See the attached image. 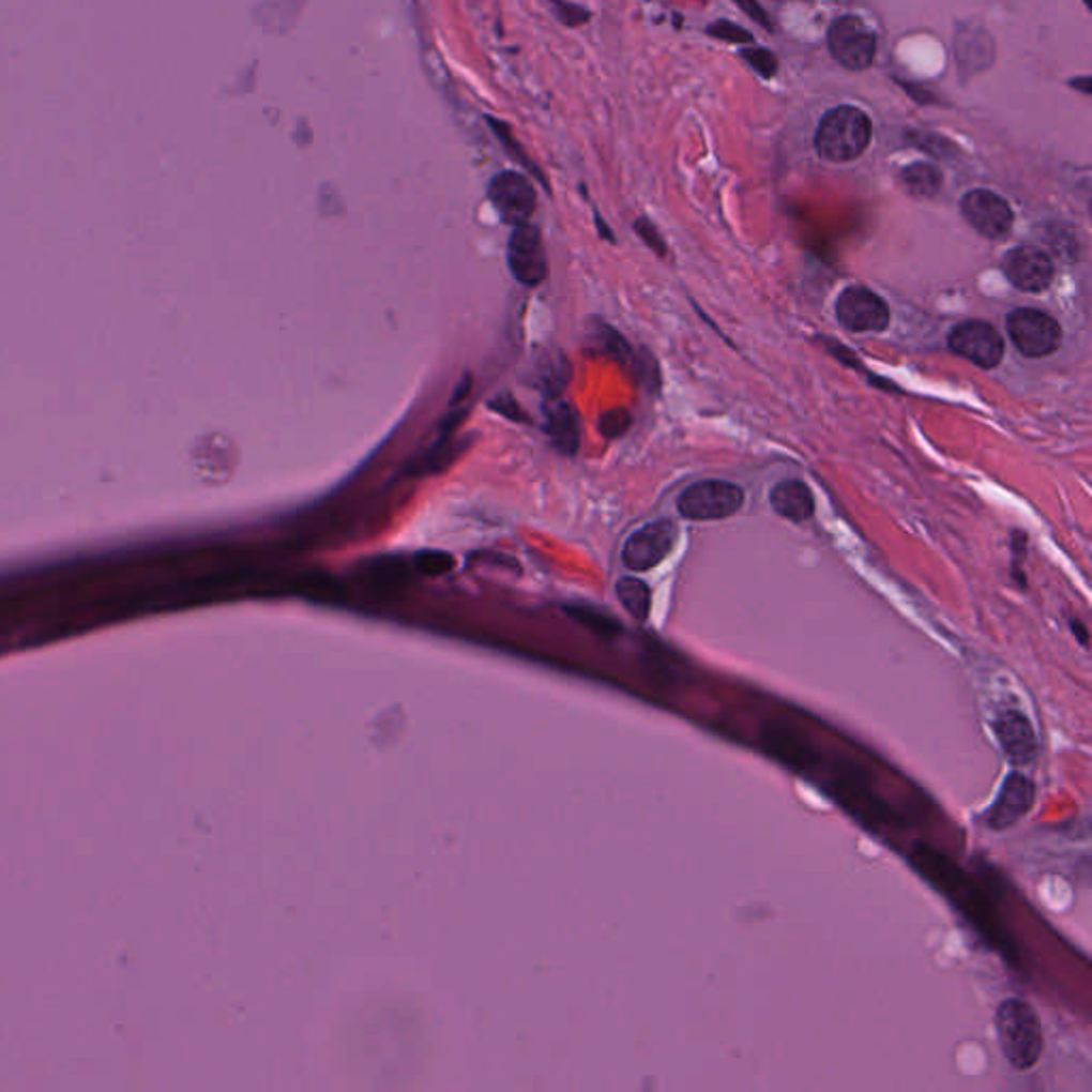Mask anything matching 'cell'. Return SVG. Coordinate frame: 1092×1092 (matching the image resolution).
<instances>
[{
  "label": "cell",
  "mask_w": 1092,
  "mask_h": 1092,
  "mask_svg": "<svg viewBox=\"0 0 1092 1092\" xmlns=\"http://www.w3.org/2000/svg\"><path fill=\"white\" fill-rule=\"evenodd\" d=\"M915 866L920 873L930 879L937 890H941L945 896L954 900V905L962 911V915L975 926V930L992 943L995 950L1005 954L1010 960H1016L1018 952L1001 926V920L992 907V903L986 898V894L967 877V873L956 866L947 855L939 853L937 849L928 845H915L911 853Z\"/></svg>",
  "instance_id": "obj_1"
},
{
  "label": "cell",
  "mask_w": 1092,
  "mask_h": 1092,
  "mask_svg": "<svg viewBox=\"0 0 1092 1092\" xmlns=\"http://www.w3.org/2000/svg\"><path fill=\"white\" fill-rule=\"evenodd\" d=\"M999 1048L1007 1063L1027 1072L1033 1070L1044 1055V1029L1035 1010L1022 999H1005L997 1010Z\"/></svg>",
  "instance_id": "obj_2"
},
{
  "label": "cell",
  "mask_w": 1092,
  "mask_h": 1092,
  "mask_svg": "<svg viewBox=\"0 0 1092 1092\" xmlns=\"http://www.w3.org/2000/svg\"><path fill=\"white\" fill-rule=\"evenodd\" d=\"M870 120L862 109L840 105L821 118L816 133V150L830 163H849L864 154L870 143Z\"/></svg>",
  "instance_id": "obj_3"
},
{
  "label": "cell",
  "mask_w": 1092,
  "mask_h": 1092,
  "mask_svg": "<svg viewBox=\"0 0 1092 1092\" xmlns=\"http://www.w3.org/2000/svg\"><path fill=\"white\" fill-rule=\"evenodd\" d=\"M745 504V491L726 481H704L685 489L679 513L689 521H722L737 515Z\"/></svg>",
  "instance_id": "obj_4"
},
{
  "label": "cell",
  "mask_w": 1092,
  "mask_h": 1092,
  "mask_svg": "<svg viewBox=\"0 0 1092 1092\" xmlns=\"http://www.w3.org/2000/svg\"><path fill=\"white\" fill-rule=\"evenodd\" d=\"M1007 333L1012 344L1031 359L1052 354L1061 344V327L1046 312L1033 307L1014 309L1007 316Z\"/></svg>",
  "instance_id": "obj_5"
},
{
  "label": "cell",
  "mask_w": 1092,
  "mask_h": 1092,
  "mask_svg": "<svg viewBox=\"0 0 1092 1092\" xmlns=\"http://www.w3.org/2000/svg\"><path fill=\"white\" fill-rule=\"evenodd\" d=\"M834 782L830 784L832 788V794L834 799L847 809L851 812L855 818L864 819L873 825H879V823H892L894 821V814L890 812V807L875 794V790L866 784L864 775L858 771V767L853 764H843V769H838L834 773Z\"/></svg>",
  "instance_id": "obj_6"
},
{
  "label": "cell",
  "mask_w": 1092,
  "mask_h": 1092,
  "mask_svg": "<svg viewBox=\"0 0 1092 1092\" xmlns=\"http://www.w3.org/2000/svg\"><path fill=\"white\" fill-rule=\"evenodd\" d=\"M947 346L982 369H995L1005 354L1003 335L984 320H967L950 331Z\"/></svg>",
  "instance_id": "obj_7"
},
{
  "label": "cell",
  "mask_w": 1092,
  "mask_h": 1092,
  "mask_svg": "<svg viewBox=\"0 0 1092 1092\" xmlns=\"http://www.w3.org/2000/svg\"><path fill=\"white\" fill-rule=\"evenodd\" d=\"M834 312L840 327L853 333H881L890 324V307L877 292L864 286L845 288L836 299Z\"/></svg>",
  "instance_id": "obj_8"
},
{
  "label": "cell",
  "mask_w": 1092,
  "mask_h": 1092,
  "mask_svg": "<svg viewBox=\"0 0 1092 1092\" xmlns=\"http://www.w3.org/2000/svg\"><path fill=\"white\" fill-rule=\"evenodd\" d=\"M828 45L832 56L849 71H864L875 58V34L873 30L853 15L838 17L828 32Z\"/></svg>",
  "instance_id": "obj_9"
},
{
  "label": "cell",
  "mask_w": 1092,
  "mask_h": 1092,
  "mask_svg": "<svg viewBox=\"0 0 1092 1092\" xmlns=\"http://www.w3.org/2000/svg\"><path fill=\"white\" fill-rule=\"evenodd\" d=\"M489 201L506 225L530 223L536 212V191L532 182L517 171H502L489 182Z\"/></svg>",
  "instance_id": "obj_10"
},
{
  "label": "cell",
  "mask_w": 1092,
  "mask_h": 1092,
  "mask_svg": "<svg viewBox=\"0 0 1092 1092\" xmlns=\"http://www.w3.org/2000/svg\"><path fill=\"white\" fill-rule=\"evenodd\" d=\"M995 737L1005 758L1016 769H1027L1040 758V739L1031 719L1018 709L1001 711L992 722Z\"/></svg>",
  "instance_id": "obj_11"
},
{
  "label": "cell",
  "mask_w": 1092,
  "mask_h": 1092,
  "mask_svg": "<svg viewBox=\"0 0 1092 1092\" xmlns=\"http://www.w3.org/2000/svg\"><path fill=\"white\" fill-rule=\"evenodd\" d=\"M677 526L670 519L653 521L634 532L623 545L621 559L632 572H647L659 565L677 543Z\"/></svg>",
  "instance_id": "obj_12"
},
{
  "label": "cell",
  "mask_w": 1092,
  "mask_h": 1092,
  "mask_svg": "<svg viewBox=\"0 0 1092 1092\" xmlns=\"http://www.w3.org/2000/svg\"><path fill=\"white\" fill-rule=\"evenodd\" d=\"M965 221L984 238L1001 240L1014 227V212L1010 203L992 191H971L960 203Z\"/></svg>",
  "instance_id": "obj_13"
},
{
  "label": "cell",
  "mask_w": 1092,
  "mask_h": 1092,
  "mask_svg": "<svg viewBox=\"0 0 1092 1092\" xmlns=\"http://www.w3.org/2000/svg\"><path fill=\"white\" fill-rule=\"evenodd\" d=\"M509 268L513 277L524 286H539L548 273L545 246L541 231L526 223L515 227L509 240Z\"/></svg>",
  "instance_id": "obj_14"
},
{
  "label": "cell",
  "mask_w": 1092,
  "mask_h": 1092,
  "mask_svg": "<svg viewBox=\"0 0 1092 1092\" xmlns=\"http://www.w3.org/2000/svg\"><path fill=\"white\" fill-rule=\"evenodd\" d=\"M760 743L767 754L794 771H812L819 764L818 752L812 741L786 724H764L760 730Z\"/></svg>",
  "instance_id": "obj_15"
},
{
  "label": "cell",
  "mask_w": 1092,
  "mask_h": 1092,
  "mask_svg": "<svg viewBox=\"0 0 1092 1092\" xmlns=\"http://www.w3.org/2000/svg\"><path fill=\"white\" fill-rule=\"evenodd\" d=\"M1003 272L1016 288L1025 292H1042L1055 279V263L1040 248L1018 246L1005 255Z\"/></svg>",
  "instance_id": "obj_16"
},
{
  "label": "cell",
  "mask_w": 1092,
  "mask_h": 1092,
  "mask_svg": "<svg viewBox=\"0 0 1092 1092\" xmlns=\"http://www.w3.org/2000/svg\"><path fill=\"white\" fill-rule=\"evenodd\" d=\"M1035 805V784L1022 773H1012L990 807L986 821L995 830H1005L1025 818Z\"/></svg>",
  "instance_id": "obj_17"
},
{
  "label": "cell",
  "mask_w": 1092,
  "mask_h": 1092,
  "mask_svg": "<svg viewBox=\"0 0 1092 1092\" xmlns=\"http://www.w3.org/2000/svg\"><path fill=\"white\" fill-rule=\"evenodd\" d=\"M546 431L550 436L552 446L565 455H576L580 446V427L576 412L561 399H548L545 406Z\"/></svg>",
  "instance_id": "obj_18"
},
{
  "label": "cell",
  "mask_w": 1092,
  "mask_h": 1092,
  "mask_svg": "<svg viewBox=\"0 0 1092 1092\" xmlns=\"http://www.w3.org/2000/svg\"><path fill=\"white\" fill-rule=\"evenodd\" d=\"M771 506L777 515L794 524H803L812 519L816 513V500L812 489L797 479L784 481L771 491Z\"/></svg>",
  "instance_id": "obj_19"
},
{
  "label": "cell",
  "mask_w": 1092,
  "mask_h": 1092,
  "mask_svg": "<svg viewBox=\"0 0 1092 1092\" xmlns=\"http://www.w3.org/2000/svg\"><path fill=\"white\" fill-rule=\"evenodd\" d=\"M617 597L621 606L636 619L644 621L651 612V589L644 580L634 576H623L617 582Z\"/></svg>",
  "instance_id": "obj_20"
},
{
  "label": "cell",
  "mask_w": 1092,
  "mask_h": 1092,
  "mask_svg": "<svg viewBox=\"0 0 1092 1092\" xmlns=\"http://www.w3.org/2000/svg\"><path fill=\"white\" fill-rule=\"evenodd\" d=\"M572 371H570V365L567 361L555 352V354H548L545 359H541L539 367H536V386L545 393L548 399H555L567 384Z\"/></svg>",
  "instance_id": "obj_21"
},
{
  "label": "cell",
  "mask_w": 1092,
  "mask_h": 1092,
  "mask_svg": "<svg viewBox=\"0 0 1092 1092\" xmlns=\"http://www.w3.org/2000/svg\"><path fill=\"white\" fill-rule=\"evenodd\" d=\"M900 182L905 191L913 197H935L941 188V173L926 163H913L900 171Z\"/></svg>",
  "instance_id": "obj_22"
},
{
  "label": "cell",
  "mask_w": 1092,
  "mask_h": 1092,
  "mask_svg": "<svg viewBox=\"0 0 1092 1092\" xmlns=\"http://www.w3.org/2000/svg\"><path fill=\"white\" fill-rule=\"evenodd\" d=\"M591 327H593V329H591V335H593V339H595V346H597L604 354H608L610 359L619 361L621 365H627V363L632 361V350H630L627 342H625V339H623V337H621V335H619L612 327H608V324H604V322H600V320H593V324H591Z\"/></svg>",
  "instance_id": "obj_23"
},
{
  "label": "cell",
  "mask_w": 1092,
  "mask_h": 1092,
  "mask_svg": "<svg viewBox=\"0 0 1092 1092\" xmlns=\"http://www.w3.org/2000/svg\"><path fill=\"white\" fill-rule=\"evenodd\" d=\"M565 610L572 619H576L580 625H585L587 630H591L597 636L610 638V636L619 634V630H621L612 617H608L606 612H602L593 606H565Z\"/></svg>",
  "instance_id": "obj_24"
},
{
  "label": "cell",
  "mask_w": 1092,
  "mask_h": 1092,
  "mask_svg": "<svg viewBox=\"0 0 1092 1092\" xmlns=\"http://www.w3.org/2000/svg\"><path fill=\"white\" fill-rule=\"evenodd\" d=\"M367 576L384 589L395 587L406 578V563L395 557H380V559L369 561Z\"/></svg>",
  "instance_id": "obj_25"
},
{
  "label": "cell",
  "mask_w": 1092,
  "mask_h": 1092,
  "mask_svg": "<svg viewBox=\"0 0 1092 1092\" xmlns=\"http://www.w3.org/2000/svg\"><path fill=\"white\" fill-rule=\"evenodd\" d=\"M414 565L425 576H442L453 570L455 559L444 550H421L414 555Z\"/></svg>",
  "instance_id": "obj_26"
},
{
  "label": "cell",
  "mask_w": 1092,
  "mask_h": 1092,
  "mask_svg": "<svg viewBox=\"0 0 1092 1092\" xmlns=\"http://www.w3.org/2000/svg\"><path fill=\"white\" fill-rule=\"evenodd\" d=\"M632 427V414L623 408H615L602 414L600 434L604 438H621Z\"/></svg>",
  "instance_id": "obj_27"
},
{
  "label": "cell",
  "mask_w": 1092,
  "mask_h": 1092,
  "mask_svg": "<svg viewBox=\"0 0 1092 1092\" xmlns=\"http://www.w3.org/2000/svg\"><path fill=\"white\" fill-rule=\"evenodd\" d=\"M709 34H713V36H717V39L732 41V43H749V41H754V39H752V34H749L745 28H741V26H737L734 21H728V19H722V21L711 24V26H709Z\"/></svg>",
  "instance_id": "obj_28"
},
{
  "label": "cell",
  "mask_w": 1092,
  "mask_h": 1092,
  "mask_svg": "<svg viewBox=\"0 0 1092 1092\" xmlns=\"http://www.w3.org/2000/svg\"><path fill=\"white\" fill-rule=\"evenodd\" d=\"M552 13L565 26H578V24H585L589 19V13L582 6L570 4L565 0H552Z\"/></svg>",
  "instance_id": "obj_29"
},
{
  "label": "cell",
  "mask_w": 1092,
  "mask_h": 1092,
  "mask_svg": "<svg viewBox=\"0 0 1092 1092\" xmlns=\"http://www.w3.org/2000/svg\"><path fill=\"white\" fill-rule=\"evenodd\" d=\"M743 58L762 75V77H773L775 71H777V58L767 51V49H745L743 51Z\"/></svg>",
  "instance_id": "obj_30"
},
{
  "label": "cell",
  "mask_w": 1092,
  "mask_h": 1092,
  "mask_svg": "<svg viewBox=\"0 0 1092 1092\" xmlns=\"http://www.w3.org/2000/svg\"><path fill=\"white\" fill-rule=\"evenodd\" d=\"M489 408L498 414H502L504 419H511V421H528L524 410L519 408V404L515 401V397L511 393H500L498 397H494L489 401Z\"/></svg>",
  "instance_id": "obj_31"
},
{
  "label": "cell",
  "mask_w": 1092,
  "mask_h": 1092,
  "mask_svg": "<svg viewBox=\"0 0 1092 1092\" xmlns=\"http://www.w3.org/2000/svg\"><path fill=\"white\" fill-rule=\"evenodd\" d=\"M636 233H638V236L644 240V244H647L651 251H655L659 257H664V255H666L664 240L659 238V233H657V229L653 227V223H651V221L640 218V221L636 223Z\"/></svg>",
  "instance_id": "obj_32"
},
{
  "label": "cell",
  "mask_w": 1092,
  "mask_h": 1092,
  "mask_svg": "<svg viewBox=\"0 0 1092 1092\" xmlns=\"http://www.w3.org/2000/svg\"><path fill=\"white\" fill-rule=\"evenodd\" d=\"M734 2H737V4H739V9H741V11H745V13H747L754 21H758L760 26H764V28H769V30L773 28V21H771L769 13L760 6V2H758V0H734Z\"/></svg>",
  "instance_id": "obj_33"
},
{
  "label": "cell",
  "mask_w": 1092,
  "mask_h": 1092,
  "mask_svg": "<svg viewBox=\"0 0 1092 1092\" xmlns=\"http://www.w3.org/2000/svg\"><path fill=\"white\" fill-rule=\"evenodd\" d=\"M1072 630H1074V634H1078V638H1080V642H1082V644H1085V647H1087V644H1089V634H1087V630H1085V625H1082V623H1080V621H1078V619H1076V621H1072Z\"/></svg>",
  "instance_id": "obj_34"
},
{
  "label": "cell",
  "mask_w": 1092,
  "mask_h": 1092,
  "mask_svg": "<svg viewBox=\"0 0 1092 1092\" xmlns=\"http://www.w3.org/2000/svg\"><path fill=\"white\" fill-rule=\"evenodd\" d=\"M1072 84H1074V88H1080V90H1082V92H1087V94H1091L1092 92L1091 79H1089V77H1085V79H1080V81H1078V79H1074Z\"/></svg>",
  "instance_id": "obj_35"
},
{
  "label": "cell",
  "mask_w": 1092,
  "mask_h": 1092,
  "mask_svg": "<svg viewBox=\"0 0 1092 1092\" xmlns=\"http://www.w3.org/2000/svg\"><path fill=\"white\" fill-rule=\"evenodd\" d=\"M1085 2H1087V6H1091L1092 4V0H1085Z\"/></svg>",
  "instance_id": "obj_36"
}]
</instances>
